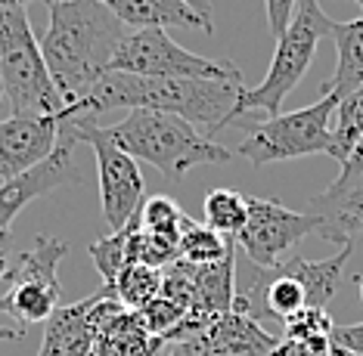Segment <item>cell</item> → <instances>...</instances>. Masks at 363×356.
Segmentation results:
<instances>
[{
	"instance_id": "1",
	"label": "cell",
	"mask_w": 363,
	"mask_h": 356,
	"mask_svg": "<svg viewBox=\"0 0 363 356\" xmlns=\"http://www.w3.org/2000/svg\"><path fill=\"white\" fill-rule=\"evenodd\" d=\"M50 22L40 38V53L65 105H78L96 81L112 71V59L130 28L100 0H47Z\"/></svg>"
},
{
	"instance_id": "2",
	"label": "cell",
	"mask_w": 363,
	"mask_h": 356,
	"mask_svg": "<svg viewBox=\"0 0 363 356\" xmlns=\"http://www.w3.org/2000/svg\"><path fill=\"white\" fill-rule=\"evenodd\" d=\"M245 90L239 81H199V78H140V74L109 71L96 87L65 112V118H94L112 109H152L186 118L208 134L224 130L233 118L236 99ZM62 118V121H65Z\"/></svg>"
},
{
	"instance_id": "3",
	"label": "cell",
	"mask_w": 363,
	"mask_h": 356,
	"mask_svg": "<svg viewBox=\"0 0 363 356\" xmlns=\"http://www.w3.org/2000/svg\"><path fill=\"white\" fill-rule=\"evenodd\" d=\"M106 134L134 161L152 164L171 180H180L189 168H199V164H230L236 159L218 139L171 112L134 109L118 124L106 127Z\"/></svg>"
},
{
	"instance_id": "4",
	"label": "cell",
	"mask_w": 363,
	"mask_h": 356,
	"mask_svg": "<svg viewBox=\"0 0 363 356\" xmlns=\"http://www.w3.org/2000/svg\"><path fill=\"white\" fill-rule=\"evenodd\" d=\"M0 81H4V103L10 105V115L65 118L69 112L50 78L26 6L0 4Z\"/></svg>"
},
{
	"instance_id": "5",
	"label": "cell",
	"mask_w": 363,
	"mask_h": 356,
	"mask_svg": "<svg viewBox=\"0 0 363 356\" xmlns=\"http://www.w3.org/2000/svg\"><path fill=\"white\" fill-rule=\"evenodd\" d=\"M329 31H333V19L323 13V6L317 0H298L286 35L277 40V53L267 74L258 87H245L239 93L230 124L242 112H264L267 118L283 112V99L298 87V81L317 56L320 40L329 38Z\"/></svg>"
},
{
	"instance_id": "6",
	"label": "cell",
	"mask_w": 363,
	"mask_h": 356,
	"mask_svg": "<svg viewBox=\"0 0 363 356\" xmlns=\"http://www.w3.org/2000/svg\"><path fill=\"white\" fill-rule=\"evenodd\" d=\"M335 96H320L313 105L295 112H279L274 118L261 121L249 130V137L239 143L236 155L255 168L270 161H292L304 155H329L333 152V118Z\"/></svg>"
},
{
	"instance_id": "7",
	"label": "cell",
	"mask_w": 363,
	"mask_h": 356,
	"mask_svg": "<svg viewBox=\"0 0 363 356\" xmlns=\"http://www.w3.org/2000/svg\"><path fill=\"white\" fill-rule=\"evenodd\" d=\"M69 254V245L56 236H38V242L16 258L6 282V294H0V313L13 319L16 328L47 322L60 310V263Z\"/></svg>"
},
{
	"instance_id": "8",
	"label": "cell",
	"mask_w": 363,
	"mask_h": 356,
	"mask_svg": "<svg viewBox=\"0 0 363 356\" xmlns=\"http://www.w3.org/2000/svg\"><path fill=\"white\" fill-rule=\"evenodd\" d=\"M112 71L140 78H199V81H239L242 71L233 59H205L189 53L162 28L130 31L112 59Z\"/></svg>"
},
{
	"instance_id": "9",
	"label": "cell",
	"mask_w": 363,
	"mask_h": 356,
	"mask_svg": "<svg viewBox=\"0 0 363 356\" xmlns=\"http://www.w3.org/2000/svg\"><path fill=\"white\" fill-rule=\"evenodd\" d=\"M78 143H87L94 149L96 173H100V202H103V217L112 226V233L125 229L130 220L137 217L140 205H143V173H140L137 161L130 159L125 149L112 143L106 127L94 124L90 118H65Z\"/></svg>"
},
{
	"instance_id": "10",
	"label": "cell",
	"mask_w": 363,
	"mask_h": 356,
	"mask_svg": "<svg viewBox=\"0 0 363 356\" xmlns=\"http://www.w3.org/2000/svg\"><path fill=\"white\" fill-rule=\"evenodd\" d=\"M320 233V220L313 214L292 211L270 198L249 195V220L239 229L236 248L258 267H277L304 236Z\"/></svg>"
},
{
	"instance_id": "11",
	"label": "cell",
	"mask_w": 363,
	"mask_h": 356,
	"mask_svg": "<svg viewBox=\"0 0 363 356\" xmlns=\"http://www.w3.org/2000/svg\"><path fill=\"white\" fill-rule=\"evenodd\" d=\"M75 146L78 137L72 134L69 124H60V143H56L53 155L47 161H40L38 168L26 171L22 177L4 180L0 186V236L10 233L13 220L19 217V211L31 205L35 198L53 193L72 180H78V164H75Z\"/></svg>"
},
{
	"instance_id": "12",
	"label": "cell",
	"mask_w": 363,
	"mask_h": 356,
	"mask_svg": "<svg viewBox=\"0 0 363 356\" xmlns=\"http://www.w3.org/2000/svg\"><path fill=\"white\" fill-rule=\"evenodd\" d=\"M118 310L121 304L106 288L78 304L60 307L44 322V341L38 356H90L106 319Z\"/></svg>"
},
{
	"instance_id": "13",
	"label": "cell",
	"mask_w": 363,
	"mask_h": 356,
	"mask_svg": "<svg viewBox=\"0 0 363 356\" xmlns=\"http://www.w3.org/2000/svg\"><path fill=\"white\" fill-rule=\"evenodd\" d=\"M62 118H0V180L22 177L53 155Z\"/></svg>"
},
{
	"instance_id": "14",
	"label": "cell",
	"mask_w": 363,
	"mask_h": 356,
	"mask_svg": "<svg viewBox=\"0 0 363 356\" xmlns=\"http://www.w3.org/2000/svg\"><path fill=\"white\" fill-rule=\"evenodd\" d=\"M311 214L320 220V239L354 245V236H363V173L338 177L311 202Z\"/></svg>"
},
{
	"instance_id": "15",
	"label": "cell",
	"mask_w": 363,
	"mask_h": 356,
	"mask_svg": "<svg viewBox=\"0 0 363 356\" xmlns=\"http://www.w3.org/2000/svg\"><path fill=\"white\" fill-rule=\"evenodd\" d=\"M118 22H125L130 31H146V28H199L202 35L214 38V22L202 16L196 6L186 0H100Z\"/></svg>"
},
{
	"instance_id": "16",
	"label": "cell",
	"mask_w": 363,
	"mask_h": 356,
	"mask_svg": "<svg viewBox=\"0 0 363 356\" xmlns=\"http://www.w3.org/2000/svg\"><path fill=\"white\" fill-rule=\"evenodd\" d=\"M189 310L202 316H224L233 313L236 294V248L218 263H189Z\"/></svg>"
},
{
	"instance_id": "17",
	"label": "cell",
	"mask_w": 363,
	"mask_h": 356,
	"mask_svg": "<svg viewBox=\"0 0 363 356\" xmlns=\"http://www.w3.org/2000/svg\"><path fill=\"white\" fill-rule=\"evenodd\" d=\"M199 338L214 356H267L279 344V338L270 335V328L239 313L218 316Z\"/></svg>"
},
{
	"instance_id": "18",
	"label": "cell",
	"mask_w": 363,
	"mask_h": 356,
	"mask_svg": "<svg viewBox=\"0 0 363 356\" xmlns=\"http://www.w3.org/2000/svg\"><path fill=\"white\" fill-rule=\"evenodd\" d=\"M354 251V245H342V251L335 258L326 260H304L301 254H286L283 260L277 263V270H283L286 276L298 279L304 294H308V307H329V301L342 292V270L348 263Z\"/></svg>"
},
{
	"instance_id": "19",
	"label": "cell",
	"mask_w": 363,
	"mask_h": 356,
	"mask_svg": "<svg viewBox=\"0 0 363 356\" xmlns=\"http://www.w3.org/2000/svg\"><path fill=\"white\" fill-rule=\"evenodd\" d=\"M164 341L146 332L137 310L121 307L118 313H112L106 319L90 356H159Z\"/></svg>"
},
{
	"instance_id": "20",
	"label": "cell",
	"mask_w": 363,
	"mask_h": 356,
	"mask_svg": "<svg viewBox=\"0 0 363 356\" xmlns=\"http://www.w3.org/2000/svg\"><path fill=\"white\" fill-rule=\"evenodd\" d=\"M329 38L335 40V74L323 81V96L345 99L363 87V16L354 22H333Z\"/></svg>"
},
{
	"instance_id": "21",
	"label": "cell",
	"mask_w": 363,
	"mask_h": 356,
	"mask_svg": "<svg viewBox=\"0 0 363 356\" xmlns=\"http://www.w3.org/2000/svg\"><path fill=\"white\" fill-rule=\"evenodd\" d=\"M205 226L224 239H236L239 229L249 220V195H239L236 189H211L205 195Z\"/></svg>"
},
{
	"instance_id": "22",
	"label": "cell",
	"mask_w": 363,
	"mask_h": 356,
	"mask_svg": "<svg viewBox=\"0 0 363 356\" xmlns=\"http://www.w3.org/2000/svg\"><path fill=\"white\" fill-rule=\"evenodd\" d=\"M125 310H143L150 301L162 294V270L143 267V263H128L112 288H106Z\"/></svg>"
},
{
	"instance_id": "23",
	"label": "cell",
	"mask_w": 363,
	"mask_h": 356,
	"mask_svg": "<svg viewBox=\"0 0 363 356\" xmlns=\"http://www.w3.org/2000/svg\"><path fill=\"white\" fill-rule=\"evenodd\" d=\"M360 137H363V87H357L345 99H338L335 124H333V152H329V159L345 164Z\"/></svg>"
},
{
	"instance_id": "24",
	"label": "cell",
	"mask_w": 363,
	"mask_h": 356,
	"mask_svg": "<svg viewBox=\"0 0 363 356\" xmlns=\"http://www.w3.org/2000/svg\"><path fill=\"white\" fill-rule=\"evenodd\" d=\"M137 223H140V217L130 220L125 229H118V233H112V236L90 245V260H94L96 272L103 276V288H112L115 279L121 276V270L130 263V233L137 229Z\"/></svg>"
},
{
	"instance_id": "25",
	"label": "cell",
	"mask_w": 363,
	"mask_h": 356,
	"mask_svg": "<svg viewBox=\"0 0 363 356\" xmlns=\"http://www.w3.org/2000/svg\"><path fill=\"white\" fill-rule=\"evenodd\" d=\"M236 248V239H224L205 223L189 220L180 233V260L186 263H218Z\"/></svg>"
},
{
	"instance_id": "26",
	"label": "cell",
	"mask_w": 363,
	"mask_h": 356,
	"mask_svg": "<svg viewBox=\"0 0 363 356\" xmlns=\"http://www.w3.org/2000/svg\"><path fill=\"white\" fill-rule=\"evenodd\" d=\"M335 322L323 307H304L295 316L286 319L283 326V341L295 344H313V347H333Z\"/></svg>"
},
{
	"instance_id": "27",
	"label": "cell",
	"mask_w": 363,
	"mask_h": 356,
	"mask_svg": "<svg viewBox=\"0 0 363 356\" xmlns=\"http://www.w3.org/2000/svg\"><path fill=\"white\" fill-rule=\"evenodd\" d=\"M137 217H140V226L150 229V233H174V236L184 233V226L189 223V217L180 211V205L168 195L146 198V202L140 205Z\"/></svg>"
},
{
	"instance_id": "28",
	"label": "cell",
	"mask_w": 363,
	"mask_h": 356,
	"mask_svg": "<svg viewBox=\"0 0 363 356\" xmlns=\"http://www.w3.org/2000/svg\"><path fill=\"white\" fill-rule=\"evenodd\" d=\"M140 313V319H143V326H146V332L155 335V338H164L171 332V328L177 326L180 319L186 316V310L184 307H177L174 301H168V297H155V301H150L143 310H137Z\"/></svg>"
},
{
	"instance_id": "29",
	"label": "cell",
	"mask_w": 363,
	"mask_h": 356,
	"mask_svg": "<svg viewBox=\"0 0 363 356\" xmlns=\"http://www.w3.org/2000/svg\"><path fill=\"white\" fill-rule=\"evenodd\" d=\"M295 4H298V0H264V6H267V28L277 40L286 35L289 22H292V13H295Z\"/></svg>"
},
{
	"instance_id": "30",
	"label": "cell",
	"mask_w": 363,
	"mask_h": 356,
	"mask_svg": "<svg viewBox=\"0 0 363 356\" xmlns=\"http://www.w3.org/2000/svg\"><path fill=\"white\" fill-rule=\"evenodd\" d=\"M333 347H345V350L363 353V322H357V326H335Z\"/></svg>"
},
{
	"instance_id": "31",
	"label": "cell",
	"mask_w": 363,
	"mask_h": 356,
	"mask_svg": "<svg viewBox=\"0 0 363 356\" xmlns=\"http://www.w3.org/2000/svg\"><path fill=\"white\" fill-rule=\"evenodd\" d=\"M267 356H329V347H313V344H295V341H279Z\"/></svg>"
},
{
	"instance_id": "32",
	"label": "cell",
	"mask_w": 363,
	"mask_h": 356,
	"mask_svg": "<svg viewBox=\"0 0 363 356\" xmlns=\"http://www.w3.org/2000/svg\"><path fill=\"white\" fill-rule=\"evenodd\" d=\"M354 173H363V137L357 139V146L351 149L348 161L342 164V173H338V177H354Z\"/></svg>"
},
{
	"instance_id": "33",
	"label": "cell",
	"mask_w": 363,
	"mask_h": 356,
	"mask_svg": "<svg viewBox=\"0 0 363 356\" xmlns=\"http://www.w3.org/2000/svg\"><path fill=\"white\" fill-rule=\"evenodd\" d=\"M13 270V260H10V242H6V236H0V282H4L6 276H10Z\"/></svg>"
},
{
	"instance_id": "34",
	"label": "cell",
	"mask_w": 363,
	"mask_h": 356,
	"mask_svg": "<svg viewBox=\"0 0 363 356\" xmlns=\"http://www.w3.org/2000/svg\"><path fill=\"white\" fill-rule=\"evenodd\" d=\"M22 335H26L22 328H16V326H6V322H0V341H19Z\"/></svg>"
},
{
	"instance_id": "35",
	"label": "cell",
	"mask_w": 363,
	"mask_h": 356,
	"mask_svg": "<svg viewBox=\"0 0 363 356\" xmlns=\"http://www.w3.org/2000/svg\"><path fill=\"white\" fill-rule=\"evenodd\" d=\"M186 4L196 6V10H199L202 16H208V19H211V0H186Z\"/></svg>"
},
{
	"instance_id": "36",
	"label": "cell",
	"mask_w": 363,
	"mask_h": 356,
	"mask_svg": "<svg viewBox=\"0 0 363 356\" xmlns=\"http://www.w3.org/2000/svg\"><path fill=\"white\" fill-rule=\"evenodd\" d=\"M329 356H363V353H354V350H345V347H329Z\"/></svg>"
},
{
	"instance_id": "37",
	"label": "cell",
	"mask_w": 363,
	"mask_h": 356,
	"mask_svg": "<svg viewBox=\"0 0 363 356\" xmlns=\"http://www.w3.org/2000/svg\"><path fill=\"white\" fill-rule=\"evenodd\" d=\"M4 105H6L4 103V81H0V112H4ZM0 118H4V115H0Z\"/></svg>"
},
{
	"instance_id": "38",
	"label": "cell",
	"mask_w": 363,
	"mask_h": 356,
	"mask_svg": "<svg viewBox=\"0 0 363 356\" xmlns=\"http://www.w3.org/2000/svg\"><path fill=\"white\" fill-rule=\"evenodd\" d=\"M360 301H363V279H360Z\"/></svg>"
},
{
	"instance_id": "39",
	"label": "cell",
	"mask_w": 363,
	"mask_h": 356,
	"mask_svg": "<svg viewBox=\"0 0 363 356\" xmlns=\"http://www.w3.org/2000/svg\"><path fill=\"white\" fill-rule=\"evenodd\" d=\"M360 6H363V0H360Z\"/></svg>"
},
{
	"instance_id": "40",
	"label": "cell",
	"mask_w": 363,
	"mask_h": 356,
	"mask_svg": "<svg viewBox=\"0 0 363 356\" xmlns=\"http://www.w3.org/2000/svg\"><path fill=\"white\" fill-rule=\"evenodd\" d=\"M360 279H363V276H360Z\"/></svg>"
}]
</instances>
